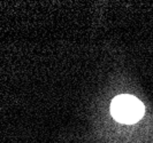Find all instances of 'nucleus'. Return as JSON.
<instances>
[{
  "instance_id": "obj_1",
  "label": "nucleus",
  "mask_w": 153,
  "mask_h": 143,
  "mask_svg": "<svg viewBox=\"0 0 153 143\" xmlns=\"http://www.w3.org/2000/svg\"><path fill=\"white\" fill-rule=\"evenodd\" d=\"M111 113L116 121L134 124L143 117L144 104L132 95H119L111 104Z\"/></svg>"
}]
</instances>
